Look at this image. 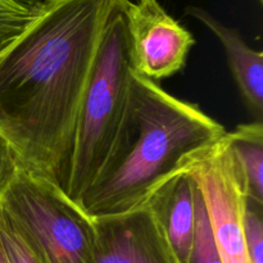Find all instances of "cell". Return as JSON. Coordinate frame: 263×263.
<instances>
[{
    "label": "cell",
    "mask_w": 263,
    "mask_h": 263,
    "mask_svg": "<svg viewBox=\"0 0 263 263\" xmlns=\"http://www.w3.org/2000/svg\"><path fill=\"white\" fill-rule=\"evenodd\" d=\"M122 0L31 2L0 39V133L22 168L62 189L80 104Z\"/></svg>",
    "instance_id": "1"
},
{
    "label": "cell",
    "mask_w": 263,
    "mask_h": 263,
    "mask_svg": "<svg viewBox=\"0 0 263 263\" xmlns=\"http://www.w3.org/2000/svg\"><path fill=\"white\" fill-rule=\"evenodd\" d=\"M225 127L198 105L174 97L133 72L130 100L113 151L79 205L90 217L145 207L186 157L212 145Z\"/></svg>",
    "instance_id": "2"
},
{
    "label": "cell",
    "mask_w": 263,
    "mask_h": 263,
    "mask_svg": "<svg viewBox=\"0 0 263 263\" xmlns=\"http://www.w3.org/2000/svg\"><path fill=\"white\" fill-rule=\"evenodd\" d=\"M133 72L121 3L105 26L80 104L73 148L62 186L77 204L97 181L117 141L127 113Z\"/></svg>",
    "instance_id": "3"
},
{
    "label": "cell",
    "mask_w": 263,
    "mask_h": 263,
    "mask_svg": "<svg viewBox=\"0 0 263 263\" xmlns=\"http://www.w3.org/2000/svg\"><path fill=\"white\" fill-rule=\"evenodd\" d=\"M0 208L43 263H92L94 220L53 182L21 167Z\"/></svg>",
    "instance_id": "4"
},
{
    "label": "cell",
    "mask_w": 263,
    "mask_h": 263,
    "mask_svg": "<svg viewBox=\"0 0 263 263\" xmlns=\"http://www.w3.org/2000/svg\"><path fill=\"white\" fill-rule=\"evenodd\" d=\"M181 168L199 187L222 263H251L244 238L248 190L226 134L212 145L186 157Z\"/></svg>",
    "instance_id": "5"
},
{
    "label": "cell",
    "mask_w": 263,
    "mask_h": 263,
    "mask_svg": "<svg viewBox=\"0 0 263 263\" xmlns=\"http://www.w3.org/2000/svg\"><path fill=\"white\" fill-rule=\"evenodd\" d=\"M122 13L134 72L157 82L184 68L194 36L158 0H123Z\"/></svg>",
    "instance_id": "6"
},
{
    "label": "cell",
    "mask_w": 263,
    "mask_h": 263,
    "mask_svg": "<svg viewBox=\"0 0 263 263\" xmlns=\"http://www.w3.org/2000/svg\"><path fill=\"white\" fill-rule=\"evenodd\" d=\"M92 220V263H179L148 207Z\"/></svg>",
    "instance_id": "7"
},
{
    "label": "cell",
    "mask_w": 263,
    "mask_h": 263,
    "mask_svg": "<svg viewBox=\"0 0 263 263\" xmlns=\"http://www.w3.org/2000/svg\"><path fill=\"white\" fill-rule=\"evenodd\" d=\"M195 189L193 177L181 168L167 179L145 204L161 226L179 263H187L194 239Z\"/></svg>",
    "instance_id": "8"
},
{
    "label": "cell",
    "mask_w": 263,
    "mask_h": 263,
    "mask_svg": "<svg viewBox=\"0 0 263 263\" xmlns=\"http://www.w3.org/2000/svg\"><path fill=\"white\" fill-rule=\"evenodd\" d=\"M185 13L205 26L216 35L225 49L228 63L239 92L248 109L262 121L263 115V54L244 41L238 30L216 20L210 12L198 7H187Z\"/></svg>",
    "instance_id": "9"
},
{
    "label": "cell",
    "mask_w": 263,
    "mask_h": 263,
    "mask_svg": "<svg viewBox=\"0 0 263 263\" xmlns=\"http://www.w3.org/2000/svg\"><path fill=\"white\" fill-rule=\"evenodd\" d=\"M229 144L244 175L249 202L263 207V125L262 121L239 125L226 133Z\"/></svg>",
    "instance_id": "10"
},
{
    "label": "cell",
    "mask_w": 263,
    "mask_h": 263,
    "mask_svg": "<svg viewBox=\"0 0 263 263\" xmlns=\"http://www.w3.org/2000/svg\"><path fill=\"white\" fill-rule=\"evenodd\" d=\"M187 263H222L199 187L195 189V231Z\"/></svg>",
    "instance_id": "11"
},
{
    "label": "cell",
    "mask_w": 263,
    "mask_h": 263,
    "mask_svg": "<svg viewBox=\"0 0 263 263\" xmlns=\"http://www.w3.org/2000/svg\"><path fill=\"white\" fill-rule=\"evenodd\" d=\"M0 244L8 263H43L2 208H0Z\"/></svg>",
    "instance_id": "12"
},
{
    "label": "cell",
    "mask_w": 263,
    "mask_h": 263,
    "mask_svg": "<svg viewBox=\"0 0 263 263\" xmlns=\"http://www.w3.org/2000/svg\"><path fill=\"white\" fill-rule=\"evenodd\" d=\"M244 238L251 263H263L262 207L251 202L244 215Z\"/></svg>",
    "instance_id": "13"
},
{
    "label": "cell",
    "mask_w": 263,
    "mask_h": 263,
    "mask_svg": "<svg viewBox=\"0 0 263 263\" xmlns=\"http://www.w3.org/2000/svg\"><path fill=\"white\" fill-rule=\"evenodd\" d=\"M31 9L26 0H0V39L21 25Z\"/></svg>",
    "instance_id": "14"
},
{
    "label": "cell",
    "mask_w": 263,
    "mask_h": 263,
    "mask_svg": "<svg viewBox=\"0 0 263 263\" xmlns=\"http://www.w3.org/2000/svg\"><path fill=\"white\" fill-rule=\"evenodd\" d=\"M21 168L20 161L7 139L0 133V195Z\"/></svg>",
    "instance_id": "15"
},
{
    "label": "cell",
    "mask_w": 263,
    "mask_h": 263,
    "mask_svg": "<svg viewBox=\"0 0 263 263\" xmlns=\"http://www.w3.org/2000/svg\"><path fill=\"white\" fill-rule=\"evenodd\" d=\"M0 263H8V259H7V257H5L4 251H3L2 244H0Z\"/></svg>",
    "instance_id": "16"
},
{
    "label": "cell",
    "mask_w": 263,
    "mask_h": 263,
    "mask_svg": "<svg viewBox=\"0 0 263 263\" xmlns=\"http://www.w3.org/2000/svg\"><path fill=\"white\" fill-rule=\"evenodd\" d=\"M26 2H43V0H26Z\"/></svg>",
    "instance_id": "17"
},
{
    "label": "cell",
    "mask_w": 263,
    "mask_h": 263,
    "mask_svg": "<svg viewBox=\"0 0 263 263\" xmlns=\"http://www.w3.org/2000/svg\"><path fill=\"white\" fill-rule=\"evenodd\" d=\"M259 2H261V3H262V2H263V0H259Z\"/></svg>",
    "instance_id": "18"
}]
</instances>
